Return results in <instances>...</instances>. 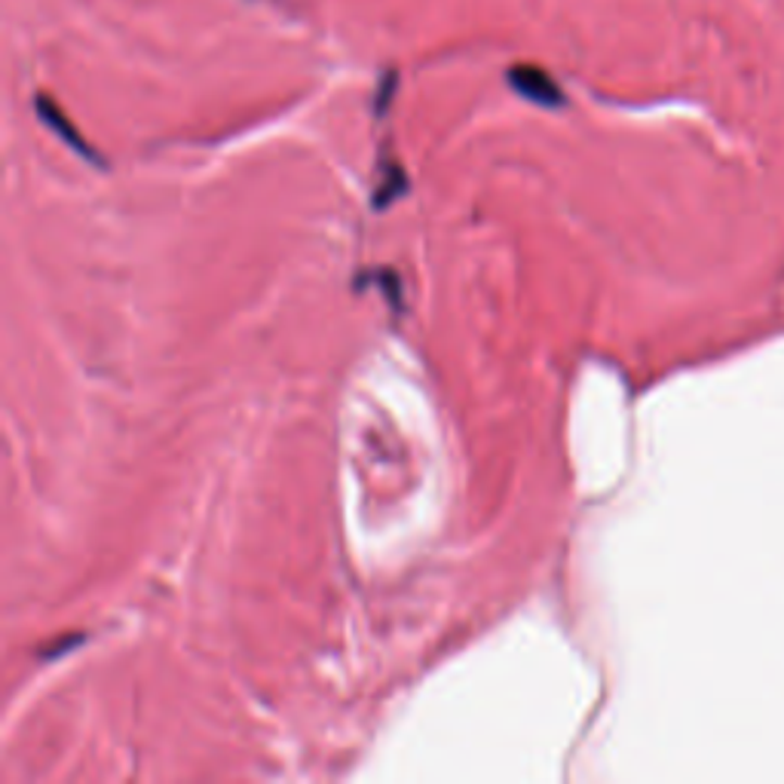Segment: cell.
Here are the masks:
<instances>
[{
	"instance_id": "7a4b0ae2",
	"label": "cell",
	"mask_w": 784,
	"mask_h": 784,
	"mask_svg": "<svg viewBox=\"0 0 784 784\" xmlns=\"http://www.w3.org/2000/svg\"><path fill=\"white\" fill-rule=\"evenodd\" d=\"M37 111H40V119H43V123H47L50 129H55L59 136L65 138L71 148L77 151V154L86 156L89 163H102V160H99V154H92V151H89V144H86L84 138H80V132H77V129L71 126L68 119H65V114H62V111L55 108V102H50L47 96H40V99H37Z\"/></svg>"
},
{
	"instance_id": "6da1fadb",
	"label": "cell",
	"mask_w": 784,
	"mask_h": 784,
	"mask_svg": "<svg viewBox=\"0 0 784 784\" xmlns=\"http://www.w3.org/2000/svg\"><path fill=\"white\" fill-rule=\"evenodd\" d=\"M509 86L521 99L540 104V108H552L555 111V108H564V102H567L558 84L536 65H515L509 71Z\"/></svg>"
},
{
	"instance_id": "3957f363",
	"label": "cell",
	"mask_w": 784,
	"mask_h": 784,
	"mask_svg": "<svg viewBox=\"0 0 784 784\" xmlns=\"http://www.w3.org/2000/svg\"><path fill=\"white\" fill-rule=\"evenodd\" d=\"M408 190V178H405V169L395 163V160H383L377 166V185H375V208L383 212L387 205H392L402 193Z\"/></svg>"
}]
</instances>
